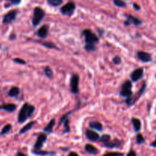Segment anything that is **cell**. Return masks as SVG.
<instances>
[{
	"label": "cell",
	"mask_w": 156,
	"mask_h": 156,
	"mask_svg": "<svg viewBox=\"0 0 156 156\" xmlns=\"http://www.w3.org/2000/svg\"><path fill=\"white\" fill-rule=\"evenodd\" d=\"M35 111V108L33 105H30L28 103H25L22 107H21V110H20L19 113H18V120L19 123H23L25 122L29 117L32 116Z\"/></svg>",
	"instance_id": "1"
},
{
	"label": "cell",
	"mask_w": 156,
	"mask_h": 156,
	"mask_svg": "<svg viewBox=\"0 0 156 156\" xmlns=\"http://www.w3.org/2000/svg\"><path fill=\"white\" fill-rule=\"evenodd\" d=\"M82 34L85 37V45H94L98 42L99 38L89 29H85L82 31Z\"/></svg>",
	"instance_id": "2"
},
{
	"label": "cell",
	"mask_w": 156,
	"mask_h": 156,
	"mask_svg": "<svg viewBox=\"0 0 156 156\" xmlns=\"http://www.w3.org/2000/svg\"><path fill=\"white\" fill-rule=\"evenodd\" d=\"M45 16V12L41 8L36 7L34 9L33 18H32V24L34 27L37 26L41 22Z\"/></svg>",
	"instance_id": "3"
},
{
	"label": "cell",
	"mask_w": 156,
	"mask_h": 156,
	"mask_svg": "<svg viewBox=\"0 0 156 156\" xmlns=\"http://www.w3.org/2000/svg\"><path fill=\"white\" fill-rule=\"evenodd\" d=\"M132 82L129 80H126V82H123V84L122 85L121 89H120V95L122 96V97L126 98L132 97Z\"/></svg>",
	"instance_id": "4"
},
{
	"label": "cell",
	"mask_w": 156,
	"mask_h": 156,
	"mask_svg": "<svg viewBox=\"0 0 156 156\" xmlns=\"http://www.w3.org/2000/svg\"><path fill=\"white\" fill-rule=\"evenodd\" d=\"M75 9H76V4L73 2H69L61 8L60 12L62 15L71 16L74 13Z\"/></svg>",
	"instance_id": "5"
},
{
	"label": "cell",
	"mask_w": 156,
	"mask_h": 156,
	"mask_svg": "<svg viewBox=\"0 0 156 156\" xmlns=\"http://www.w3.org/2000/svg\"><path fill=\"white\" fill-rule=\"evenodd\" d=\"M146 86H147V85H146V82H143V85H142L141 88H140V90L139 91L138 94H136V97L135 98H128L126 99V101H125V102L126 103V105H128V106H131V105H134V104L136 103V102L137 101L139 100V99L140 98V97H141L142 95H143V94L144 93L145 90H146Z\"/></svg>",
	"instance_id": "6"
},
{
	"label": "cell",
	"mask_w": 156,
	"mask_h": 156,
	"mask_svg": "<svg viewBox=\"0 0 156 156\" xmlns=\"http://www.w3.org/2000/svg\"><path fill=\"white\" fill-rule=\"evenodd\" d=\"M79 75L74 74L70 80V90L73 94L79 93Z\"/></svg>",
	"instance_id": "7"
},
{
	"label": "cell",
	"mask_w": 156,
	"mask_h": 156,
	"mask_svg": "<svg viewBox=\"0 0 156 156\" xmlns=\"http://www.w3.org/2000/svg\"><path fill=\"white\" fill-rule=\"evenodd\" d=\"M17 14H18L17 10H11L10 12L6 13L5 15H4V17H3V19H2L3 24H11L12 21H14L15 19H16Z\"/></svg>",
	"instance_id": "8"
},
{
	"label": "cell",
	"mask_w": 156,
	"mask_h": 156,
	"mask_svg": "<svg viewBox=\"0 0 156 156\" xmlns=\"http://www.w3.org/2000/svg\"><path fill=\"white\" fill-rule=\"evenodd\" d=\"M143 75H144V69L143 68L136 69L131 73L130 79L133 82H136L143 78Z\"/></svg>",
	"instance_id": "9"
},
{
	"label": "cell",
	"mask_w": 156,
	"mask_h": 156,
	"mask_svg": "<svg viewBox=\"0 0 156 156\" xmlns=\"http://www.w3.org/2000/svg\"><path fill=\"white\" fill-rule=\"evenodd\" d=\"M47 136L45 133H41L38 136L37 141L35 143L34 146V149H41V148L44 146V143L47 140Z\"/></svg>",
	"instance_id": "10"
},
{
	"label": "cell",
	"mask_w": 156,
	"mask_h": 156,
	"mask_svg": "<svg viewBox=\"0 0 156 156\" xmlns=\"http://www.w3.org/2000/svg\"><path fill=\"white\" fill-rule=\"evenodd\" d=\"M137 56H138L139 59L143 62H152V55L150 53H147V52L139 51L137 53Z\"/></svg>",
	"instance_id": "11"
},
{
	"label": "cell",
	"mask_w": 156,
	"mask_h": 156,
	"mask_svg": "<svg viewBox=\"0 0 156 156\" xmlns=\"http://www.w3.org/2000/svg\"><path fill=\"white\" fill-rule=\"evenodd\" d=\"M126 18H127V21H125V25L126 26H129L130 24H134L136 26H139L143 24L141 20L133 16V15H126Z\"/></svg>",
	"instance_id": "12"
},
{
	"label": "cell",
	"mask_w": 156,
	"mask_h": 156,
	"mask_svg": "<svg viewBox=\"0 0 156 156\" xmlns=\"http://www.w3.org/2000/svg\"><path fill=\"white\" fill-rule=\"evenodd\" d=\"M85 135H86V137L88 138V140H89L90 141H98L100 139V136L98 135V133H96L95 131L91 130V129L86 130Z\"/></svg>",
	"instance_id": "13"
},
{
	"label": "cell",
	"mask_w": 156,
	"mask_h": 156,
	"mask_svg": "<svg viewBox=\"0 0 156 156\" xmlns=\"http://www.w3.org/2000/svg\"><path fill=\"white\" fill-rule=\"evenodd\" d=\"M48 34V27L46 25L41 26L37 30V36L41 38H46Z\"/></svg>",
	"instance_id": "14"
},
{
	"label": "cell",
	"mask_w": 156,
	"mask_h": 156,
	"mask_svg": "<svg viewBox=\"0 0 156 156\" xmlns=\"http://www.w3.org/2000/svg\"><path fill=\"white\" fill-rule=\"evenodd\" d=\"M89 127L91 128V129H95V130L98 131V132H101V131H102V129H103V126H102L101 123L98 121H96V120L90 122Z\"/></svg>",
	"instance_id": "15"
},
{
	"label": "cell",
	"mask_w": 156,
	"mask_h": 156,
	"mask_svg": "<svg viewBox=\"0 0 156 156\" xmlns=\"http://www.w3.org/2000/svg\"><path fill=\"white\" fill-rule=\"evenodd\" d=\"M131 121H132V124H133V129H134V130H135V132H136V133L140 132V129H141V126H142V123H141V121H140V119L133 117V118H132Z\"/></svg>",
	"instance_id": "16"
},
{
	"label": "cell",
	"mask_w": 156,
	"mask_h": 156,
	"mask_svg": "<svg viewBox=\"0 0 156 156\" xmlns=\"http://www.w3.org/2000/svg\"><path fill=\"white\" fill-rule=\"evenodd\" d=\"M0 110H4L8 112H14L16 110V105L14 104H7V105H1Z\"/></svg>",
	"instance_id": "17"
},
{
	"label": "cell",
	"mask_w": 156,
	"mask_h": 156,
	"mask_svg": "<svg viewBox=\"0 0 156 156\" xmlns=\"http://www.w3.org/2000/svg\"><path fill=\"white\" fill-rule=\"evenodd\" d=\"M85 149L88 153L92 154V155H97L98 153V150L97 148L94 147L93 145L91 144H86L85 146Z\"/></svg>",
	"instance_id": "18"
},
{
	"label": "cell",
	"mask_w": 156,
	"mask_h": 156,
	"mask_svg": "<svg viewBox=\"0 0 156 156\" xmlns=\"http://www.w3.org/2000/svg\"><path fill=\"white\" fill-rule=\"evenodd\" d=\"M55 123H56V120L55 119H52L50 121V123L47 125L45 128L44 129V131L45 133H50L53 132V126H55Z\"/></svg>",
	"instance_id": "19"
},
{
	"label": "cell",
	"mask_w": 156,
	"mask_h": 156,
	"mask_svg": "<svg viewBox=\"0 0 156 156\" xmlns=\"http://www.w3.org/2000/svg\"><path fill=\"white\" fill-rule=\"evenodd\" d=\"M35 124V122L34 121H30L28 123H27V124L25 125L24 126H23V128H21V130H20L19 133L20 134H23L24 133L27 132L28 130H30V129H31L32 127L34 126V125Z\"/></svg>",
	"instance_id": "20"
},
{
	"label": "cell",
	"mask_w": 156,
	"mask_h": 156,
	"mask_svg": "<svg viewBox=\"0 0 156 156\" xmlns=\"http://www.w3.org/2000/svg\"><path fill=\"white\" fill-rule=\"evenodd\" d=\"M120 144H121V142L119 141V140H114V141H109L108 142L107 144H105V146H106V147L109 148V149H113V148H117V147H119V146H120Z\"/></svg>",
	"instance_id": "21"
},
{
	"label": "cell",
	"mask_w": 156,
	"mask_h": 156,
	"mask_svg": "<svg viewBox=\"0 0 156 156\" xmlns=\"http://www.w3.org/2000/svg\"><path fill=\"white\" fill-rule=\"evenodd\" d=\"M32 152L37 155H42V156L48 155H53V154H55V152H47V151H42L41 149H34V150H32Z\"/></svg>",
	"instance_id": "22"
},
{
	"label": "cell",
	"mask_w": 156,
	"mask_h": 156,
	"mask_svg": "<svg viewBox=\"0 0 156 156\" xmlns=\"http://www.w3.org/2000/svg\"><path fill=\"white\" fill-rule=\"evenodd\" d=\"M20 90L18 87H12L10 90H9V93H8V95L9 97H16L19 94Z\"/></svg>",
	"instance_id": "23"
},
{
	"label": "cell",
	"mask_w": 156,
	"mask_h": 156,
	"mask_svg": "<svg viewBox=\"0 0 156 156\" xmlns=\"http://www.w3.org/2000/svg\"><path fill=\"white\" fill-rule=\"evenodd\" d=\"M47 1L49 5H50L52 6H54V7L59 6L62 3V0H47Z\"/></svg>",
	"instance_id": "24"
},
{
	"label": "cell",
	"mask_w": 156,
	"mask_h": 156,
	"mask_svg": "<svg viewBox=\"0 0 156 156\" xmlns=\"http://www.w3.org/2000/svg\"><path fill=\"white\" fill-rule=\"evenodd\" d=\"M99 140H101L102 143H104V145L107 144L109 141H111V136L110 135H108V134H105V135L102 136Z\"/></svg>",
	"instance_id": "25"
},
{
	"label": "cell",
	"mask_w": 156,
	"mask_h": 156,
	"mask_svg": "<svg viewBox=\"0 0 156 156\" xmlns=\"http://www.w3.org/2000/svg\"><path fill=\"white\" fill-rule=\"evenodd\" d=\"M44 74H45V76H47V77L50 78H50L53 77V71H52V69L50 68V67L47 66L45 69H44Z\"/></svg>",
	"instance_id": "26"
},
{
	"label": "cell",
	"mask_w": 156,
	"mask_h": 156,
	"mask_svg": "<svg viewBox=\"0 0 156 156\" xmlns=\"http://www.w3.org/2000/svg\"><path fill=\"white\" fill-rule=\"evenodd\" d=\"M145 143V139L141 133H138L136 135V143L138 145L143 144Z\"/></svg>",
	"instance_id": "27"
},
{
	"label": "cell",
	"mask_w": 156,
	"mask_h": 156,
	"mask_svg": "<svg viewBox=\"0 0 156 156\" xmlns=\"http://www.w3.org/2000/svg\"><path fill=\"white\" fill-rule=\"evenodd\" d=\"M114 4L116 6L120 8H124L126 7V3L123 1V0H114Z\"/></svg>",
	"instance_id": "28"
},
{
	"label": "cell",
	"mask_w": 156,
	"mask_h": 156,
	"mask_svg": "<svg viewBox=\"0 0 156 156\" xmlns=\"http://www.w3.org/2000/svg\"><path fill=\"white\" fill-rule=\"evenodd\" d=\"M12 129V125L11 124H7L6 126H4V128L2 129L1 132V135H5V134H7L9 131Z\"/></svg>",
	"instance_id": "29"
},
{
	"label": "cell",
	"mask_w": 156,
	"mask_h": 156,
	"mask_svg": "<svg viewBox=\"0 0 156 156\" xmlns=\"http://www.w3.org/2000/svg\"><path fill=\"white\" fill-rule=\"evenodd\" d=\"M42 45L44 46V47H47V48H50V49H57L56 48V46L55 45V44H52V43H43Z\"/></svg>",
	"instance_id": "30"
},
{
	"label": "cell",
	"mask_w": 156,
	"mask_h": 156,
	"mask_svg": "<svg viewBox=\"0 0 156 156\" xmlns=\"http://www.w3.org/2000/svg\"><path fill=\"white\" fill-rule=\"evenodd\" d=\"M62 123H64V127H65V133L69 132V119L66 118Z\"/></svg>",
	"instance_id": "31"
},
{
	"label": "cell",
	"mask_w": 156,
	"mask_h": 156,
	"mask_svg": "<svg viewBox=\"0 0 156 156\" xmlns=\"http://www.w3.org/2000/svg\"><path fill=\"white\" fill-rule=\"evenodd\" d=\"M123 154L120 152H108L103 156H123Z\"/></svg>",
	"instance_id": "32"
},
{
	"label": "cell",
	"mask_w": 156,
	"mask_h": 156,
	"mask_svg": "<svg viewBox=\"0 0 156 156\" xmlns=\"http://www.w3.org/2000/svg\"><path fill=\"white\" fill-rule=\"evenodd\" d=\"M13 61L15 62H16V63L21 64V65H25L26 64L25 61L22 59H20V58H15V59H13Z\"/></svg>",
	"instance_id": "33"
},
{
	"label": "cell",
	"mask_w": 156,
	"mask_h": 156,
	"mask_svg": "<svg viewBox=\"0 0 156 156\" xmlns=\"http://www.w3.org/2000/svg\"><path fill=\"white\" fill-rule=\"evenodd\" d=\"M113 61H114V64H116V65H119V64H120V62H121V58H120L119 56H114V59H113Z\"/></svg>",
	"instance_id": "34"
},
{
	"label": "cell",
	"mask_w": 156,
	"mask_h": 156,
	"mask_svg": "<svg viewBox=\"0 0 156 156\" xmlns=\"http://www.w3.org/2000/svg\"><path fill=\"white\" fill-rule=\"evenodd\" d=\"M11 2V3L13 5H18L21 2V0H9Z\"/></svg>",
	"instance_id": "35"
},
{
	"label": "cell",
	"mask_w": 156,
	"mask_h": 156,
	"mask_svg": "<svg viewBox=\"0 0 156 156\" xmlns=\"http://www.w3.org/2000/svg\"><path fill=\"white\" fill-rule=\"evenodd\" d=\"M126 156H137V155H136V153L133 150H130Z\"/></svg>",
	"instance_id": "36"
},
{
	"label": "cell",
	"mask_w": 156,
	"mask_h": 156,
	"mask_svg": "<svg viewBox=\"0 0 156 156\" xmlns=\"http://www.w3.org/2000/svg\"><path fill=\"white\" fill-rule=\"evenodd\" d=\"M133 8H134V9L136 11L140 10V6L138 4H136V3H133Z\"/></svg>",
	"instance_id": "37"
},
{
	"label": "cell",
	"mask_w": 156,
	"mask_h": 156,
	"mask_svg": "<svg viewBox=\"0 0 156 156\" xmlns=\"http://www.w3.org/2000/svg\"><path fill=\"white\" fill-rule=\"evenodd\" d=\"M68 156H79V155H78V154L76 153V152H69V154Z\"/></svg>",
	"instance_id": "38"
},
{
	"label": "cell",
	"mask_w": 156,
	"mask_h": 156,
	"mask_svg": "<svg viewBox=\"0 0 156 156\" xmlns=\"http://www.w3.org/2000/svg\"><path fill=\"white\" fill-rule=\"evenodd\" d=\"M151 146H152V147H154V148H156V136H155V141H154L153 143H151Z\"/></svg>",
	"instance_id": "39"
},
{
	"label": "cell",
	"mask_w": 156,
	"mask_h": 156,
	"mask_svg": "<svg viewBox=\"0 0 156 156\" xmlns=\"http://www.w3.org/2000/svg\"><path fill=\"white\" fill-rule=\"evenodd\" d=\"M17 156H27V155H26L25 154L23 153V152H18V154H17Z\"/></svg>",
	"instance_id": "40"
},
{
	"label": "cell",
	"mask_w": 156,
	"mask_h": 156,
	"mask_svg": "<svg viewBox=\"0 0 156 156\" xmlns=\"http://www.w3.org/2000/svg\"><path fill=\"white\" fill-rule=\"evenodd\" d=\"M10 39H11V40L15 39V34H12V36H10Z\"/></svg>",
	"instance_id": "41"
}]
</instances>
